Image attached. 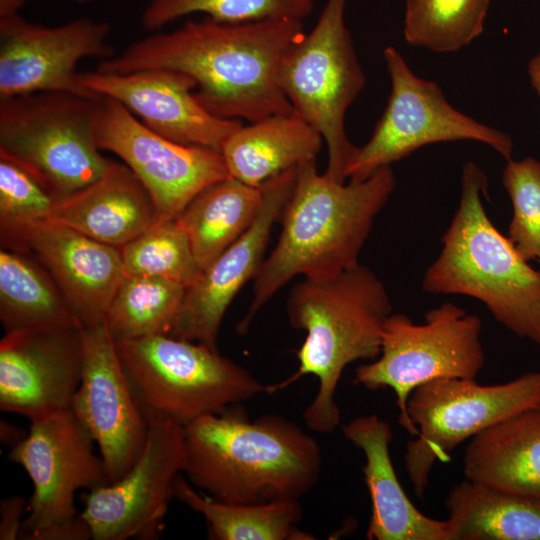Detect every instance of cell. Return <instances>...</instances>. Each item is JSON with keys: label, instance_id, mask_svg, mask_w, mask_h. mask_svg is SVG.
Instances as JSON below:
<instances>
[{"label": "cell", "instance_id": "cell-19", "mask_svg": "<svg viewBox=\"0 0 540 540\" xmlns=\"http://www.w3.org/2000/svg\"><path fill=\"white\" fill-rule=\"evenodd\" d=\"M83 365L82 328H29L0 341V409L29 420L70 408Z\"/></svg>", "mask_w": 540, "mask_h": 540}, {"label": "cell", "instance_id": "cell-6", "mask_svg": "<svg viewBox=\"0 0 540 540\" xmlns=\"http://www.w3.org/2000/svg\"><path fill=\"white\" fill-rule=\"evenodd\" d=\"M133 396L147 422L182 426L266 393V385L218 350L169 335L115 342Z\"/></svg>", "mask_w": 540, "mask_h": 540}, {"label": "cell", "instance_id": "cell-2", "mask_svg": "<svg viewBox=\"0 0 540 540\" xmlns=\"http://www.w3.org/2000/svg\"><path fill=\"white\" fill-rule=\"evenodd\" d=\"M395 186L391 166L345 184L319 174L316 160L299 165L279 220V240L253 278V298L238 332L246 333L257 312L294 277L326 279L357 265Z\"/></svg>", "mask_w": 540, "mask_h": 540}, {"label": "cell", "instance_id": "cell-33", "mask_svg": "<svg viewBox=\"0 0 540 540\" xmlns=\"http://www.w3.org/2000/svg\"><path fill=\"white\" fill-rule=\"evenodd\" d=\"M502 183L513 207L508 238L525 260L540 264V161L508 160Z\"/></svg>", "mask_w": 540, "mask_h": 540}, {"label": "cell", "instance_id": "cell-30", "mask_svg": "<svg viewBox=\"0 0 540 540\" xmlns=\"http://www.w3.org/2000/svg\"><path fill=\"white\" fill-rule=\"evenodd\" d=\"M490 0H406L405 41L436 53L456 52L478 38Z\"/></svg>", "mask_w": 540, "mask_h": 540}, {"label": "cell", "instance_id": "cell-3", "mask_svg": "<svg viewBox=\"0 0 540 540\" xmlns=\"http://www.w3.org/2000/svg\"><path fill=\"white\" fill-rule=\"evenodd\" d=\"M184 440L189 481L222 502L300 499L320 478L314 437L279 415L251 422L240 403L189 423Z\"/></svg>", "mask_w": 540, "mask_h": 540}, {"label": "cell", "instance_id": "cell-26", "mask_svg": "<svg viewBox=\"0 0 540 540\" xmlns=\"http://www.w3.org/2000/svg\"><path fill=\"white\" fill-rule=\"evenodd\" d=\"M262 201L261 187L229 177L208 186L189 202L176 220L201 270L250 227Z\"/></svg>", "mask_w": 540, "mask_h": 540}, {"label": "cell", "instance_id": "cell-4", "mask_svg": "<svg viewBox=\"0 0 540 540\" xmlns=\"http://www.w3.org/2000/svg\"><path fill=\"white\" fill-rule=\"evenodd\" d=\"M286 309L292 327L304 330L306 338L297 351V371L266 385V393L315 376L318 390L303 419L312 431L331 433L340 425L335 395L344 369L380 354L383 326L392 313L388 293L376 274L358 263L331 278H303L290 290Z\"/></svg>", "mask_w": 540, "mask_h": 540}, {"label": "cell", "instance_id": "cell-10", "mask_svg": "<svg viewBox=\"0 0 540 540\" xmlns=\"http://www.w3.org/2000/svg\"><path fill=\"white\" fill-rule=\"evenodd\" d=\"M537 405L540 371L503 384L439 378L414 389L407 410L418 434L406 445L404 466L416 496H424L436 461L448 462L463 441Z\"/></svg>", "mask_w": 540, "mask_h": 540}, {"label": "cell", "instance_id": "cell-23", "mask_svg": "<svg viewBox=\"0 0 540 540\" xmlns=\"http://www.w3.org/2000/svg\"><path fill=\"white\" fill-rule=\"evenodd\" d=\"M463 472L476 483L540 497V405L472 437L464 452Z\"/></svg>", "mask_w": 540, "mask_h": 540}, {"label": "cell", "instance_id": "cell-36", "mask_svg": "<svg viewBox=\"0 0 540 540\" xmlns=\"http://www.w3.org/2000/svg\"><path fill=\"white\" fill-rule=\"evenodd\" d=\"M92 539L89 524L81 513L73 520L36 534L32 540H87Z\"/></svg>", "mask_w": 540, "mask_h": 540}, {"label": "cell", "instance_id": "cell-24", "mask_svg": "<svg viewBox=\"0 0 540 540\" xmlns=\"http://www.w3.org/2000/svg\"><path fill=\"white\" fill-rule=\"evenodd\" d=\"M320 133L295 113L241 126L224 142L221 154L231 177L253 187L299 165L316 160Z\"/></svg>", "mask_w": 540, "mask_h": 540}, {"label": "cell", "instance_id": "cell-35", "mask_svg": "<svg viewBox=\"0 0 540 540\" xmlns=\"http://www.w3.org/2000/svg\"><path fill=\"white\" fill-rule=\"evenodd\" d=\"M26 499L21 495L4 498L0 503V540L20 538L23 521L22 514Z\"/></svg>", "mask_w": 540, "mask_h": 540}, {"label": "cell", "instance_id": "cell-13", "mask_svg": "<svg viewBox=\"0 0 540 540\" xmlns=\"http://www.w3.org/2000/svg\"><path fill=\"white\" fill-rule=\"evenodd\" d=\"M100 150L120 157L152 197L158 219H175L208 186L231 177L218 151L152 131L118 101L103 97L95 125Z\"/></svg>", "mask_w": 540, "mask_h": 540}, {"label": "cell", "instance_id": "cell-9", "mask_svg": "<svg viewBox=\"0 0 540 540\" xmlns=\"http://www.w3.org/2000/svg\"><path fill=\"white\" fill-rule=\"evenodd\" d=\"M481 319L445 302L425 314L424 324L391 313L385 320L379 356L355 370L353 383L375 391L391 388L399 408V424L418 434L407 410L418 386L439 378L475 379L484 366Z\"/></svg>", "mask_w": 540, "mask_h": 540}, {"label": "cell", "instance_id": "cell-20", "mask_svg": "<svg viewBox=\"0 0 540 540\" xmlns=\"http://www.w3.org/2000/svg\"><path fill=\"white\" fill-rule=\"evenodd\" d=\"M80 82L92 93L118 101L144 125L172 141L221 153L225 140L242 125L218 117L195 98V82L168 69L127 74L99 71L80 73Z\"/></svg>", "mask_w": 540, "mask_h": 540}, {"label": "cell", "instance_id": "cell-39", "mask_svg": "<svg viewBox=\"0 0 540 540\" xmlns=\"http://www.w3.org/2000/svg\"><path fill=\"white\" fill-rule=\"evenodd\" d=\"M26 0H0V18L19 14Z\"/></svg>", "mask_w": 540, "mask_h": 540}, {"label": "cell", "instance_id": "cell-27", "mask_svg": "<svg viewBox=\"0 0 540 540\" xmlns=\"http://www.w3.org/2000/svg\"><path fill=\"white\" fill-rule=\"evenodd\" d=\"M0 320L5 332L81 327L48 271L33 257L2 247Z\"/></svg>", "mask_w": 540, "mask_h": 540}, {"label": "cell", "instance_id": "cell-22", "mask_svg": "<svg viewBox=\"0 0 540 540\" xmlns=\"http://www.w3.org/2000/svg\"><path fill=\"white\" fill-rule=\"evenodd\" d=\"M48 220L121 248L156 222L158 212L131 169L112 160L97 180L57 200Z\"/></svg>", "mask_w": 540, "mask_h": 540}, {"label": "cell", "instance_id": "cell-11", "mask_svg": "<svg viewBox=\"0 0 540 540\" xmlns=\"http://www.w3.org/2000/svg\"><path fill=\"white\" fill-rule=\"evenodd\" d=\"M391 90L387 105L366 144L357 147L347 178L363 180L382 167L440 142L472 140L490 146L506 161L513 141L505 132L460 112L434 81L418 77L393 46L383 50Z\"/></svg>", "mask_w": 540, "mask_h": 540}, {"label": "cell", "instance_id": "cell-37", "mask_svg": "<svg viewBox=\"0 0 540 540\" xmlns=\"http://www.w3.org/2000/svg\"><path fill=\"white\" fill-rule=\"evenodd\" d=\"M24 432V430L14 426L9 422L1 421L0 437L2 443H4L5 445H10L11 447H13L18 444L27 436L28 433Z\"/></svg>", "mask_w": 540, "mask_h": 540}, {"label": "cell", "instance_id": "cell-28", "mask_svg": "<svg viewBox=\"0 0 540 540\" xmlns=\"http://www.w3.org/2000/svg\"><path fill=\"white\" fill-rule=\"evenodd\" d=\"M174 498L205 518L209 538L213 540L315 539L297 528L303 516L299 499L226 503L199 494L181 473L175 480Z\"/></svg>", "mask_w": 540, "mask_h": 540}, {"label": "cell", "instance_id": "cell-29", "mask_svg": "<svg viewBox=\"0 0 540 540\" xmlns=\"http://www.w3.org/2000/svg\"><path fill=\"white\" fill-rule=\"evenodd\" d=\"M185 291L162 277L124 276L106 311L105 325L115 342L168 335Z\"/></svg>", "mask_w": 540, "mask_h": 540}, {"label": "cell", "instance_id": "cell-5", "mask_svg": "<svg viewBox=\"0 0 540 540\" xmlns=\"http://www.w3.org/2000/svg\"><path fill=\"white\" fill-rule=\"evenodd\" d=\"M488 185L477 163L463 164L460 202L422 289L476 298L499 323L540 346V267H531L490 220L482 202Z\"/></svg>", "mask_w": 540, "mask_h": 540}, {"label": "cell", "instance_id": "cell-34", "mask_svg": "<svg viewBox=\"0 0 540 540\" xmlns=\"http://www.w3.org/2000/svg\"><path fill=\"white\" fill-rule=\"evenodd\" d=\"M56 201L32 174L0 156V231L48 220Z\"/></svg>", "mask_w": 540, "mask_h": 540}, {"label": "cell", "instance_id": "cell-1", "mask_svg": "<svg viewBox=\"0 0 540 540\" xmlns=\"http://www.w3.org/2000/svg\"><path fill=\"white\" fill-rule=\"evenodd\" d=\"M303 34L302 20L297 19L222 22L207 17L139 39L102 60L97 71H178L195 82L194 96L209 112L253 123L294 113L278 72L286 52Z\"/></svg>", "mask_w": 540, "mask_h": 540}, {"label": "cell", "instance_id": "cell-7", "mask_svg": "<svg viewBox=\"0 0 540 540\" xmlns=\"http://www.w3.org/2000/svg\"><path fill=\"white\" fill-rule=\"evenodd\" d=\"M102 98L45 91L0 99V156L32 174L56 200L81 190L112 161L95 140Z\"/></svg>", "mask_w": 540, "mask_h": 540}, {"label": "cell", "instance_id": "cell-17", "mask_svg": "<svg viewBox=\"0 0 540 540\" xmlns=\"http://www.w3.org/2000/svg\"><path fill=\"white\" fill-rule=\"evenodd\" d=\"M1 232V246L36 259L51 275L82 328L104 321L124 277L121 248L49 220Z\"/></svg>", "mask_w": 540, "mask_h": 540}, {"label": "cell", "instance_id": "cell-25", "mask_svg": "<svg viewBox=\"0 0 540 540\" xmlns=\"http://www.w3.org/2000/svg\"><path fill=\"white\" fill-rule=\"evenodd\" d=\"M445 507L451 540H540V497L465 479L449 491Z\"/></svg>", "mask_w": 540, "mask_h": 540}, {"label": "cell", "instance_id": "cell-21", "mask_svg": "<svg viewBox=\"0 0 540 540\" xmlns=\"http://www.w3.org/2000/svg\"><path fill=\"white\" fill-rule=\"evenodd\" d=\"M344 437L365 456L364 481L371 499L370 540H451L447 520L419 511L401 486L391 460L393 431L376 414L358 416L341 426Z\"/></svg>", "mask_w": 540, "mask_h": 540}, {"label": "cell", "instance_id": "cell-14", "mask_svg": "<svg viewBox=\"0 0 540 540\" xmlns=\"http://www.w3.org/2000/svg\"><path fill=\"white\" fill-rule=\"evenodd\" d=\"M110 31L108 22L87 17L53 27L20 14L0 18V99L45 91L102 98L81 84L77 66L114 55Z\"/></svg>", "mask_w": 540, "mask_h": 540}, {"label": "cell", "instance_id": "cell-16", "mask_svg": "<svg viewBox=\"0 0 540 540\" xmlns=\"http://www.w3.org/2000/svg\"><path fill=\"white\" fill-rule=\"evenodd\" d=\"M82 337L81 381L70 408L98 446L112 483L141 455L148 422L133 396L105 322L82 328Z\"/></svg>", "mask_w": 540, "mask_h": 540}, {"label": "cell", "instance_id": "cell-8", "mask_svg": "<svg viewBox=\"0 0 540 540\" xmlns=\"http://www.w3.org/2000/svg\"><path fill=\"white\" fill-rule=\"evenodd\" d=\"M347 0H327L317 23L288 49L278 82L295 114L325 140V174L345 182L356 151L345 132V115L365 86L351 34L345 24Z\"/></svg>", "mask_w": 540, "mask_h": 540}, {"label": "cell", "instance_id": "cell-32", "mask_svg": "<svg viewBox=\"0 0 540 540\" xmlns=\"http://www.w3.org/2000/svg\"><path fill=\"white\" fill-rule=\"evenodd\" d=\"M315 0H148L141 15L150 32L189 14L205 13L222 22H249L270 18L302 20Z\"/></svg>", "mask_w": 540, "mask_h": 540}, {"label": "cell", "instance_id": "cell-12", "mask_svg": "<svg viewBox=\"0 0 540 540\" xmlns=\"http://www.w3.org/2000/svg\"><path fill=\"white\" fill-rule=\"evenodd\" d=\"M27 436L11 447L8 458L21 465L33 484L21 539L75 519L77 490L111 483L96 444L71 408L33 418ZM19 538V539H20Z\"/></svg>", "mask_w": 540, "mask_h": 540}, {"label": "cell", "instance_id": "cell-31", "mask_svg": "<svg viewBox=\"0 0 540 540\" xmlns=\"http://www.w3.org/2000/svg\"><path fill=\"white\" fill-rule=\"evenodd\" d=\"M121 255L127 277H162L187 289L202 272L176 218L158 219L121 247Z\"/></svg>", "mask_w": 540, "mask_h": 540}, {"label": "cell", "instance_id": "cell-18", "mask_svg": "<svg viewBox=\"0 0 540 540\" xmlns=\"http://www.w3.org/2000/svg\"><path fill=\"white\" fill-rule=\"evenodd\" d=\"M297 168L283 171L260 186L263 201L255 220L186 289L169 336L217 350L224 314L236 294L255 277L261 266L272 227L280 220L293 190Z\"/></svg>", "mask_w": 540, "mask_h": 540}, {"label": "cell", "instance_id": "cell-38", "mask_svg": "<svg viewBox=\"0 0 540 540\" xmlns=\"http://www.w3.org/2000/svg\"><path fill=\"white\" fill-rule=\"evenodd\" d=\"M527 72L530 83L540 98V52L529 60Z\"/></svg>", "mask_w": 540, "mask_h": 540}, {"label": "cell", "instance_id": "cell-15", "mask_svg": "<svg viewBox=\"0 0 540 540\" xmlns=\"http://www.w3.org/2000/svg\"><path fill=\"white\" fill-rule=\"evenodd\" d=\"M184 426L169 419L148 421L141 455L119 480L90 490L81 512L94 540H126L155 532L185 471Z\"/></svg>", "mask_w": 540, "mask_h": 540}, {"label": "cell", "instance_id": "cell-40", "mask_svg": "<svg viewBox=\"0 0 540 540\" xmlns=\"http://www.w3.org/2000/svg\"><path fill=\"white\" fill-rule=\"evenodd\" d=\"M69 1H72V2H75V3H78V4H86V3H89V2L94 1V0H69Z\"/></svg>", "mask_w": 540, "mask_h": 540}]
</instances>
